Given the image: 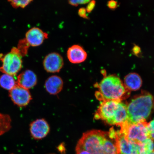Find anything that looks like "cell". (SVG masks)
Returning a JSON list of instances; mask_svg holds the SVG:
<instances>
[{
	"label": "cell",
	"mask_w": 154,
	"mask_h": 154,
	"mask_svg": "<svg viewBox=\"0 0 154 154\" xmlns=\"http://www.w3.org/2000/svg\"><path fill=\"white\" fill-rule=\"evenodd\" d=\"M77 144L92 154H119L116 140L109 137L108 132L88 131L83 134Z\"/></svg>",
	"instance_id": "obj_1"
},
{
	"label": "cell",
	"mask_w": 154,
	"mask_h": 154,
	"mask_svg": "<svg viewBox=\"0 0 154 154\" xmlns=\"http://www.w3.org/2000/svg\"><path fill=\"white\" fill-rule=\"evenodd\" d=\"M101 102L94 115L95 120H101L107 124L119 126L128 122L126 104L116 100Z\"/></svg>",
	"instance_id": "obj_2"
},
{
	"label": "cell",
	"mask_w": 154,
	"mask_h": 154,
	"mask_svg": "<svg viewBox=\"0 0 154 154\" xmlns=\"http://www.w3.org/2000/svg\"><path fill=\"white\" fill-rule=\"evenodd\" d=\"M98 90L95 97L102 102L108 100L121 101L130 95V91L125 87L120 79L115 75L106 76L97 86Z\"/></svg>",
	"instance_id": "obj_3"
},
{
	"label": "cell",
	"mask_w": 154,
	"mask_h": 154,
	"mask_svg": "<svg viewBox=\"0 0 154 154\" xmlns=\"http://www.w3.org/2000/svg\"><path fill=\"white\" fill-rule=\"evenodd\" d=\"M126 105L128 123L145 122L154 109V98L149 92H143Z\"/></svg>",
	"instance_id": "obj_4"
},
{
	"label": "cell",
	"mask_w": 154,
	"mask_h": 154,
	"mask_svg": "<svg viewBox=\"0 0 154 154\" xmlns=\"http://www.w3.org/2000/svg\"><path fill=\"white\" fill-rule=\"evenodd\" d=\"M23 56L17 47L11 49L9 52L0 54V61L2 63L0 72L14 76L16 75L22 67Z\"/></svg>",
	"instance_id": "obj_5"
},
{
	"label": "cell",
	"mask_w": 154,
	"mask_h": 154,
	"mask_svg": "<svg viewBox=\"0 0 154 154\" xmlns=\"http://www.w3.org/2000/svg\"><path fill=\"white\" fill-rule=\"evenodd\" d=\"M120 130L127 139L138 144L150 138L148 123L141 122L130 124L127 122L121 125Z\"/></svg>",
	"instance_id": "obj_6"
},
{
	"label": "cell",
	"mask_w": 154,
	"mask_h": 154,
	"mask_svg": "<svg viewBox=\"0 0 154 154\" xmlns=\"http://www.w3.org/2000/svg\"><path fill=\"white\" fill-rule=\"evenodd\" d=\"M9 96L15 104L19 107L27 105L32 100V97L28 90L17 85L10 90Z\"/></svg>",
	"instance_id": "obj_7"
},
{
	"label": "cell",
	"mask_w": 154,
	"mask_h": 154,
	"mask_svg": "<svg viewBox=\"0 0 154 154\" xmlns=\"http://www.w3.org/2000/svg\"><path fill=\"white\" fill-rule=\"evenodd\" d=\"M116 141L119 154H139L138 144L127 139L120 131H117Z\"/></svg>",
	"instance_id": "obj_8"
},
{
	"label": "cell",
	"mask_w": 154,
	"mask_h": 154,
	"mask_svg": "<svg viewBox=\"0 0 154 154\" xmlns=\"http://www.w3.org/2000/svg\"><path fill=\"white\" fill-rule=\"evenodd\" d=\"M44 69L50 73L58 72L64 65L62 56L59 54L53 52L48 54L44 58L43 62Z\"/></svg>",
	"instance_id": "obj_9"
},
{
	"label": "cell",
	"mask_w": 154,
	"mask_h": 154,
	"mask_svg": "<svg viewBox=\"0 0 154 154\" xmlns=\"http://www.w3.org/2000/svg\"><path fill=\"white\" fill-rule=\"evenodd\" d=\"M50 128L48 122L44 119H38L31 123L30 132L32 138L35 140L43 139L49 134Z\"/></svg>",
	"instance_id": "obj_10"
},
{
	"label": "cell",
	"mask_w": 154,
	"mask_h": 154,
	"mask_svg": "<svg viewBox=\"0 0 154 154\" xmlns=\"http://www.w3.org/2000/svg\"><path fill=\"white\" fill-rule=\"evenodd\" d=\"M48 38V34L38 27L30 29L24 38L29 47H37L41 45Z\"/></svg>",
	"instance_id": "obj_11"
},
{
	"label": "cell",
	"mask_w": 154,
	"mask_h": 154,
	"mask_svg": "<svg viewBox=\"0 0 154 154\" xmlns=\"http://www.w3.org/2000/svg\"><path fill=\"white\" fill-rule=\"evenodd\" d=\"M67 56L70 62L78 64L84 62L86 60L88 54L82 46L74 45L68 48Z\"/></svg>",
	"instance_id": "obj_12"
},
{
	"label": "cell",
	"mask_w": 154,
	"mask_h": 154,
	"mask_svg": "<svg viewBox=\"0 0 154 154\" xmlns=\"http://www.w3.org/2000/svg\"><path fill=\"white\" fill-rule=\"evenodd\" d=\"M37 78L32 71L27 70L19 74L18 76L17 84L26 89L32 88L37 84Z\"/></svg>",
	"instance_id": "obj_13"
},
{
	"label": "cell",
	"mask_w": 154,
	"mask_h": 154,
	"mask_svg": "<svg viewBox=\"0 0 154 154\" xmlns=\"http://www.w3.org/2000/svg\"><path fill=\"white\" fill-rule=\"evenodd\" d=\"M46 90L51 95L58 94L63 89V82L60 77L57 75L50 77L45 84Z\"/></svg>",
	"instance_id": "obj_14"
},
{
	"label": "cell",
	"mask_w": 154,
	"mask_h": 154,
	"mask_svg": "<svg viewBox=\"0 0 154 154\" xmlns=\"http://www.w3.org/2000/svg\"><path fill=\"white\" fill-rule=\"evenodd\" d=\"M124 85L127 89L131 91L139 90L142 85V80L139 75L136 73H131L125 76Z\"/></svg>",
	"instance_id": "obj_15"
},
{
	"label": "cell",
	"mask_w": 154,
	"mask_h": 154,
	"mask_svg": "<svg viewBox=\"0 0 154 154\" xmlns=\"http://www.w3.org/2000/svg\"><path fill=\"white\" fill-rule=\"evenodd\" d=\"M17 85L13 76L4 74L0 77V85L2 88L9 91Z\"/></svg>",
	"instance_id": "obj_16"
},
{
	"label": "cell",
	"mask_w": 154,
	"mask_h": 154,
	"mask_svg": "<svg viewBox=\"0 0 154 154\" xmlns=\"http://www.w3.org/2000/svg\"><path fill=\"white\" fill-rule=\"evenodd\" d=\"M11 119L8 115L0 113V136L9 131L11 128Z\"/></svg>",
	"instance_id": "obj_17"
},
{
	"label": "cell",
	"mask_w": 154,
	"mask_h": 154,
	"mask_svg": "<svg viewBox=\"0 0 154 154\" xmlns=\"http://www.w3.org/2000/svg\"><path fill=\"white\" fill-rule=\"evenodd\" d=\"M139 154H150L154 150L153 140L149 138L137 144Z\"/></svg>",
	"instance_id": "obj_18"
},
{
	"label": "cell",
	"mask_w": 154,
	"mask_h": 154,
	"mask_svg": "<svg viewBox=\"0 0 154 154\" xmlns=\"http://www.w3.org/2000/svg\"><path fill=\"white\" fill-rule=\"evenodd\" d=\"M33 0H8L14 8H24L32 2Z\"/></svg>",
	"instance_id": "obj_19"
},
{
	"label": "cell",
	"mask_w": 154,
	"mask_h": 154,
	"mask_svg": "<svg viewBox=\"0 0 154 154\" xmlns=\"http://www.w3.org/2000/svg\"><path fill=\"white\" fill-rule=\"evenodd\" d=\"M29 47L24 38L19 40L17 47L23 57H25L27 54L28 49Z\"/></svg>",
	"instance_id": "obj_20"
},
{
	"label": "cell",
	"mask_w": 154,
	"mask_h": 154,
	"mask_svg": "<svg viewBox=\"0 0 154 154\" xmlns=\"http://www.w3.org/2000/svg\"><path fill=\"white\" fill-rule=\"evenodd\" d=\"M91 0H68V3L73 6H78L79 5L85 4L91 1Z\"/></svg>",
	"instance_id": "obj_21"
},
{
	"label": "cell",
	"mask_w": 154,
	"mask_h": 154,
	"mask_svg": "<svg viewBox=\"0 0 154 154\" xmlns=\"http://www.w3.org/2000/svg\"><path fill=\"white\" fill-rule=\"evenodd\" d=\"M148 127L149 131L150 138L154 140V119L148 123Z\"/></svg>",
	"instance_id": "obj_22"
},
{
	"label": "cell",
	"mask_w": 154,
	"mask_h": 154,
	"mask_svg": "<svg viewBox=\"0 0 154 154\" xmlns=\"http://www.w3.org/2000/svg\"><path fill=\"white\" fill-rule=\"evenodd\" d=\"M75 151L76 154H92L78 144H77L75 148Z\"/></svg>",
	"instance_id": "obj_23"
},
{
	"label": "cell",
	"mask_w": 154,
	"mask_h": 154,
	"mask_svg": "<svg viewBox=\"0 0 154 154\" xmlns=\"http://www.w3.org/2000/svg\"><path fill=\"white\" fill-rule=\"evenodd\" d=\"M107 5L109 9L114 10L118 7V3L114 0H110L108 2Z\"/></svg>",
	"instance_id": "obj_24"
},
{
	"label": "cell",
	"mask_w": 154,
	"mask_h": 154,
	"mask_svg": "<svg viewBox=\"0 0 154 154\" xmlns=\"http://www.w3.org/2000/svg\"><path fill=\"white\" fill-rule=\"evenodd\" d=\"M95 5L96 1L95 0H91L88 3L87 6L86 8V9L87 12L88 13L91 12L95 8Z\"/></svg>",
	"instance_id": "obj_25"
},
{
	"label": "cell",
	"mask_w": 154,
	"mask_h": 154,
	"mask_svg": "<svg viewBox=\"0 0 154 154\" xmlns=\"http://www.w3.org/2000/svg\"><path fill=\"white\" fill-rule=\"evenodd\" d=\"M87 11L85 8H81L78 11V14L80 17L84 19H88V18L87 15Z\"/></svg>",
	"instance_id": "obj_26"
},
{
	"label": "cell",
	"mask_w": 154,
	"mask_h": 154,
	"mask_svg": "<svg viewBox=\"0 0 154 154\" xmlns=\"http://www.w3.org/2000/svg\"><path fill=\"white\" fill-rule=\"evenodd\" d=\"M132 51L134 55L138 56L140 53V49L138 46L135 45L132 48Z\"/></svg>",
	"instance_id": "obj_27"
},
{
	"label": "cell",
	"mask_w": 154,
	"mask_h": 154,
	"mask_svg": "<svg viewBox=\"0 0 154 154\" xmlns=\"http://www.w3.org/2000/svg\"><path fill=\"white\" fill-rule=\"evenodd\" d=\"M58 149L60 152L61 154H64L65 152V149L63 144H61L58 147Z\"/></svg>",
	"instance_id": "obj_28"
},
{
	"label": "cell",
	"mask_w": 154,
	"mask_h": 154,
	"mask_svg": "<svg viewBox=\"0 0 154 154\" xmlns=\"http://www.w3.org/2000/svg\"><path fill=\"white\" fill-rule=\"evenodd\" d=\"M150 154H154V150L152 152H151V153Z\"/></svg>",
	"instance_id": "obj_29"
}]
</instances>
